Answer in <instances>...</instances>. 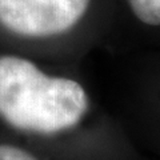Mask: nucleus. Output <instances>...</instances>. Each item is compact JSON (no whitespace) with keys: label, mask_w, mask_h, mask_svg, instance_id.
<instances>
[{"label":"nucleus","mask_w":160,"mask_h":160,"mask_svg":"<svg viewBox=\"0 0 160 160\" xmlns=\"http://www.w3.org/2000/svg\"><path fill=\"white\" fill-rule=\"evenodd\" d=\"M89 107L86 89L51 76L31 60L0 56V118L18 129L51 135L82 122Z\"/></svg>","instance_id":"nucleus-1"},{"label":"nucleus","mask_w":160,"mask_h":160,"mask_svg":"<svg viewBox=\"0 0 160 160\" xmlns=\"http://www.w3.org/2000/svg\"><path fill=\"white\" fill-rule=\"evenodd\" d=\"M91 0H0V26L24 38H51L73 28Z\"/></svg>","instance_id":"nucleus-2"},{"label":"nucleus","mask_w":160,"mask_h":160,"mask_svg":"<svg viewBox=\"0 0 160 160\" xmlns=\"http://www.w3.org/2000/svg\"><path fill=\"white\" fill-rule=\"evenodd\" d=\"M133 15L147 26H159L160 0H127Z\"/></svg>","instance_id":"nucleus-3"},{"label":"nucleus","mask_w":160,"mask_h":160,"mask_svg":"<svg viewBox=\"0 0 160 160\" xmlns=\"http://www.w3.org/2000/svg\"><path fill=\"white\" fill-rule=\"evenodd\" d=\"M0 160H36L28 151L11 144H0Z\"/></svg>","instance_id":"nucleus-4"}]
</instances>
